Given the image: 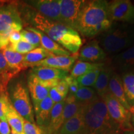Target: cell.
I'll return each instance as SVG.
<instances>
[{
  "instance_id": "1",
  "label": "cell",
  "mask_w": 134,
  "mask_h": 134,
  "mask_svg": "<svg viewBox=\"0 0 134 134\" xmlns=\"http://www.w3.org/2000/svg\"><path fill=\"white\" fill-rule=\"evenodd\" d=\"M23 8V13H20L34 28L45 34L70 53L78 52L82 46V39L76 30L45 18L30 6Z\"/></svg>"
},
{
  "instance_id": "2",
  "label": "cell",
  "mask_w": 134,
  "mask_h": 134,
  "mask_svg": "<svg viewBox=\"0 0 134 134\" xmlns=\"http://www.w3.org/2000/svg\"><path fill=\"white\" fill-rule=\"evenodd\" d=\"M108 4L104 0L86 1L75 30L86 37H93L108 31L113 23L109 18Z\"/></svg>"
},
{
  "instance_id": "3",
  "label": "cell",
  "mask_w": 134,
  "mask_h": 134,
  "mask_svg": "<svg viewBox=\"0 0 134 134\" xmlns=\"http://www.w3.org/2000/svg\"><path fill=\"white\" fill-rule=\"evenodd\" d=\"M81 134H119L120 129L109 114L103 99L98 97L83 109Z\"/></svg>"
},
{
  "instance_id": "4",
  "label": "cell",
  "mask_w": 134,
  "mask_h": 134,
  "mask_svg": "<svg viewBox=\"0 0 134 134\" xmlns=\"http://www.w3.org/2000/svg\"><path fill=\"white\" fill-rule=\"evenodd\" d=\"M100 43L105 54L121 52L134 44V27L114 22L109 29L102 34Z\"/></svg>"
},
{
  "instance_id": "5",
  "label": "cell",
  "mask_w": 134,
  "mask_h": 134,
  "mask_svg": "<svg viewBox=\"0 0 134 134\" xmlns=\"http://www.w3.org/2000/svg\"><path fill=\"white\" fill-rule=\"evenodd\" d=\"M23 21L16 2L0 3V35L8 37L11 32H21Z\"/></svg>"
},
{
  "instance_id": "6",
  "label": "cell",
  "mask_w": 134,
  "mask_h": 134,
  "mask_svg": "<svg viewBox=\"0 0 134 134\" xmlns=\"http://www.w3.org/2000/svg\"><path fill=\"white\" fill-rule=\"evenodd\" d=\"M9 96L13 107L21 117L27 121L36 123L33 106L26 87L21 82H18L11 89Z\"/></svg>"
},
{
  "instance_id": "7",
  "label": "cell",
  "mask_w": 134,
  "mask_h": 134,
  "mask_svg": "<svg viewBox=\"0 0 134 134\" xmlns=\"http://www.w3.org/2000/svg\"><path fill=\"white\" fill-rule=\"evenodd\" d=\"M107 110L113 121L121 130L130 129V111L126 109L109 92L103 98Z\"/></svg>"
},
{
  "instance_id": "8",
  "label": "cell",
  "mask_w": 134,
  "mask_h": 134,
  "mask_svg": "<svg viewBox=\"0 0 134 134\" xmlns=\"http://www.w3.org/2000/svg\"><path fill=\"white\" fill-rule=\"evenodd\" d=\"M110 20L116 23L134 24V5L129 0H115L108 4Z\"/></svg>"
},
{
  "instance_id": "9",
  "label": "cell",
  "mask_w": 134,
  "mask_h": 134,
  "mask_svg": "<svg viewBox=\"0 0 134 134\" xmlns=\"http://www.w3.org/2000/svg\"><path fill=\"white\" fill-rule=\"evenodd\" d=\"M85 2L83 0H60V23L75 29Z\"/></svg>"
},
{
  "instance_id": "10",
  "label": "cell",
  "mask_w": 134,
  "mask_h": 134,
  "mask_svg": "<svg viewBox=\"0 0 134 134\" xmlns=\"http://www.w3.org/2000/svg\"><path fill=\"white\" fill-rule=\"evenodd\" d=\"M31 73L50 89L56 86L60 80H63L68 76V71L44 66L32 68Z\"/></svg>"
},
{
  "instance_id": "11",
  "label": "cell",
  "mask_w": 134,
  "mask_h": 134,
  "mask_svg": "<svg viewBox=\"0 0 134 134\" xmlns=\"http://www.w3.org/2000/svg\"><path fill=\"white\" fill-rule=\"evenodd\" d=\"M26 3L45 18L60 23V0H32Z\"/></svg>"
},
{
  "instance_id": "12",
  "label": "cell",
  "mask_w": 134,
  "mask_h": 134,
  "mask_svg": "<svg viewBox=\"0 0 134 134\" xmlns=\"http://www.w3.org/2000/svg\"><path fill=\"white\" fill-rule=\"evenodd\" d=\"M76 59V56H53L50 57L42 60L39 62L30 65L29 67L34 68L38 66L50 67V68H56V69L68 71L71 70V68L75 64V62Z\"/></svg>"
},
{
  "instance_id": "13",
  "label": "cell",
  "mask_w": 134,
  "mask_h": 134,
  "mask_svg": "<svg viewBox=\"0 0 134 134\" xmlns=\"http://www.w3.org/2000/svg\"><path fill=\"white\" fill-rule=\"evenodd\" d=\"M80 60L86 62H100L106 57V54L96 41H93L84 46L78 53Z\"/></svg>"
},
{
  "instance_id": "14",
  "label": "cell",
  "mask_w": 134,
  "mask_h": 134,
  "mask_svg": "<svg viewBox=\"0 0 134 134\" xmlns=\"http://www.w3.org/2000/svg\"><path fill=\"white\" fill-rule=\"evenodd\" d=\"M28 91L32 100L33 106L48 96L50 88L47 87L37 77L30 73L27 79Z\"/></svg>"
},
{
  "instance_id": "15",
  "label": "cell",
  "mask_w": 134,
  "mask_h": 134,
  "mask_svg": "<svg viewBox=\"0 0 134 134\" xmlns=\"http://www.w3.org/2000/svg\"><path fill=\"white\" fill-rule=\"evenodd\" d=\"M54 103L48 96L34 106L36 124L46 130L49 121L50 115ZM46 132V131H45Z\"/></svg>"
},
{
  "instance_id": "16",
  "label": "cell",
  "mask_w": 134,
  "mask_h": 134,
  "mask_svg": "<svg viewBox=\"0 0 134 134\" xmlns=\"http://www.w3.org/2000/svg\"><path fill=\"white\" fill-rule=\"evenodd\" d=\"M27 29L31 31L35 34H36L39 37L40 41H41V46L42 48L47 50L50 53H52L53 55L56 56H68L70 55V53L67 51L62 47L60 46L58 43L55 42L51 38H50L45 34L42 32L41 31H38V29H35L31 27H28Z\"/></svg>"
},
{
  "instance_id": "17",
  "label": "cell",
  "mask_w": 134,
  "mask_h": 134,
  "mask_svg": "<svg viewBox=\"0 0 134 134\" xmlns=\"http://www.w3.org/2000/svg\"><path fill=\"white\" fill-rule=\"evenodd\" d=\"M109 91L116 99L128 110L130 107L127 103L121 78L116 73H113L109 83Z\"/></svg>"
},
{
  "instance_id": "18",
  "label": "cell",
  "mask_w": 134,
  "mask_h": 134,
  "mask_svg": "<svg viewBox=\"0 0 134 134\" xmlns=\"http://www.w3.org/2000/svg\"><path fill=\"white\" fill-rule=\"evenodd\" d=\"M83 109L75 116L64 122L54 134H81L84 125Z\"/></svg>"
},
{
  "instance_id": "19",
  "label": "cell",
  "mask_w": 134,
  "mask_h": 134,
  "mask_svg": "<svg viewBox=\"0 0 134 134\" xmlns=\"http://www.w3.org/2000/svg\"><path fill=\"white\" fill-rule=\"evenodd\" d=\"M65 103L64 100L54 104L50 113L48 125L45 130L46 134H54L62 126V117Z\"/></svg>"
},
{
  "instance_id": "20",
  "label": "cell",
  "mask_w": 134,
  "mask_h": 134,
  "mask_svg": "<svg viewBox=\"0 0 134 134\" xmlns=\"http://www.w3.org/2000/svg\"><path fill=\"white\" fill-rule=\"evenodd\" d=\"M65 101V103L62 117V125L77 114L85 105L77 101L74 95L71 94L66 97Z\"/></svg>"
},
{
  "instance_id": "21",
  "label": "cell",
  "mask_w": 134,
  "mask_h": 134,
  "mask_svg": "<svg viewBox=\"0 0 134 134\" xmlns=\"http://www.w3.org/2000/svg\"><path fill=\"white\" fill-rule=\"evenodd\" d=\"M1 52L4 55L8 66L11 69L19 73L23 70L26 68L24 63V55L20 54L16 52L13 51V50L8 47V46L6 47Z\"/></svg>"
},
{
  "instance_id": "22",
  "label": "cell",
  "mask_w": 134,
  "mask_h": 134,
  "mask_svg": "<svg viewBox=\"0 0 134 134\" xmlns=\"http://www.w3.org/2000/svg\"><path fill=\"white\" fill-rule=\"evenodd\" d=\"M111 70L109 68H102L94 87L99 97L103 99L108 94L109 91V83L111 76Z\"/></svg>"
},
{
  "instance_id": "23",
  "label": "cell",
  "mask_w": 134,
  "mask_h": 134,
  "mask_svg": "<svg viewBox=\"0 0 134 134\" xmlns=\"http://www.w3.org/2000/svg\"><path fill=\"white\" fill-rule=\"evenodd\" d=\"M121 79L130 112H134V72L124 73Z\"/></svg>"
},
{
  "instance_id": "24",
  "label": "cell",
  "mask_w": 134,
  "mask_h": 134,
  "mask_svg": "<svg viewBox=\"0 0 134 134\" xmlns=\"http://www.w3.org/2000/svg\"><path fill=\"white\" fill-rule=\"evenodd\" d=\"M114 62L122 69L134 66V44L127 49L117 53L114 58Z\"/></svg>"
},
{
  "instance_id": "25",
  "label": "cell",
  "mask_w": 134,
  "mask_h": 134,
  "mask_svg": "<svg viewBox=\"0 0 134 134\" xmlns=\"http://www.w3.org/2000/svg\"><path fill=\"white\" fill-rule=\"evenodd\" d=\"M103 66L104 63L86 62L79 60L73 65L71 70L70 76L76 79L92 70L103 68Z\"/></svg>"
},
{
  "instance_id": "26",
  "label": "cell",
  "mask_w": 134,
  "mask_h": 134,
  "mask_svg": "<svg viewBox=\"0 0 134 134\" xmlns=\"http://www.w3.org/2000/svg\"><path fill=\"white\" fill-rule=\"evenodd\" d=\"M52 53L42 47H37L27 54L24 55V63L26 68L29 67L30 65L38 63L46 58L53 56Z\"/></svg>"
},
{
  "instance_id": "27",
  "label": "cell",
  "mask_w": 134,
  "mask_h": 134,
  "mask_svg": "<svg viewBox=\"0 0 134 134\" xmlns=\"http://www.w3.org/2000/svg\"><path fill=\"white\" fill-rule=\"evenodd\" d=\"M6 119L8 124L11 128V130L17 133H23V127H24V119L21 117L13 107L12 104L9 107Z\"/></svg>"
},
{
  "instance_id": "28",
  "label": "cell",
  "mask_w": 134,
  "mask_h": 134,
  "mask_svg": "<svg viewBox=\"0 0 134 134\" xmlns=\"http://www.w3.org/2000/svg\"><path fill=\"white\" fill-rule=\"evenodd\" d=\"M18 73L8 66L2 52L0 51V84L7 86L11 78Z\"/></svg>"
},
{
  "instance_id": "29",
  "label": "cell",
  "mask_w": 134,
  "mask_h": 134,
  "mask_svg": "<svg viewBox=\"0 0 134 134\" xmlns=\"http://www.w3.org/2000/svg\"><path fill=\"white\" fill-rule=\"evenodd\" d=\"M77 101L83 105H86L94 100L97 97L96 91L89 87L80 86L77 92L74 94Z\"/></svg>"
},
{
  "instance_id": "30",
  "label": "cell",
  "mask_w": 134,
  "mask_h": 134,
  "mask_svg": "<svg viewBox=\"0 0 134 134\" xmlns=\"http://www.w3.org/2000/svg\"><path fill=\"white\" fill-rule=\"evenodd\" d=\"M11 105L7 86L0 84V120H6V114Z\"/></svg>"
},
{
  "instance_id": "31",
  "label": "cell",
  "mask_w": 134,
  "mask_h": 134,
  "mask_svg": "<svg viewBox=\"0 0 134 134\" xmlns=\"http://www.w3.org/2000/svg\"><path fill=\"white\" fill-rule=\"evenodd\" d=\"M101 69L102 68H98V69H95L89 71L85 73V75L77 78L76 81L80 86H94Z\"/></svg>"
},
{
  "instance_id": "32",
  "label": "cell",
  "mask_w": 134,
  "mask_h": 134,
  "mask_svg": "<svg viewBox=\"0 0 134 134\" xmlns=\"http://www.w3.org/2000/svg\"><path fill=\"white\" fill-rule=\"evenodd\" d=\"M8 47L13 50V51L16 52L22 55H26L36 48L35 47L32 46L27 42L23 41V39L15 44H9Z\"/></svg>"
},
{
  "instance_id": "33",
  "label": "cell",
  "mask_w": 134,
  "mask_h": 134,
  "mask_svg": "<svg viewBox=\"0 0 134 134\" xmlns=\"http://www.w3.org/2000/svg\"><path fill=\"white\" fill-rule=\"evenodd\" d=\"M22 39L27 42L35 47H40L41 41L40 38L36 34L29 30H22L21 31Z\"/></svg>"
},
{
  "instance_id": "34",
  "label": "cell",
  "mask_w": 134,
  "mask_h": 134,
  "mask_svg": "<svg viewBox=\"0 0 134 134\" xmlns=\"http://www.w3.org/2000/svg\"><path fill=\"white\" fill-rule=\"evenodd\" d=\"M23 133L24 134H46L44 129L36 123H31L26 120L24 122Z\"/></svg>"
},
{
  "instance_id": "35",
  "label": "cell",
  "mask_w": 134,
  "mask_h": 134,
  "mask_svg": "<svg viewBox=\"0 0 134 134\" xmlns=\"http://www.w3.org/2000/svg\"><path fill=\"white\" fill-rule=\"evenodd\" d=\"M63 80L66 81L67 85H68L70 94L74 95L76 93L77 91H78L80 86L79 84L77 82L76 80L71 76H68V75L65 77Z\"/></svg>"
},
{
  "instance_id": "36",
  "label": "cell",
  "mask_w": 134,
  "mask_h": 134,
  "mask_svg": "<svg viewBox=\"0 0 134 134\" xmlns=\"http://www.w3.org/2000/svg\"><path fill=\"white\" fill-rule=\"evenodd\" d=\"M48 97L51 99V100H52L54 104L63 101L66 98V97L63 96L60 92L57 91L55 87H53V88L50 89L49 93H48Z\"/></svg>"
},
{
  "instance_id": "37",
  "label": "cell",
  "mask_w": 134,
  "mask_h": 134,
  "mask_svg": "<svg viewBox=\"0 0 134 134\" xmlns=\"http://www.w3.org/2000/svg\"><path fill=\"white\" fill-rule=\"evenodd\" d=\"M55 88L57 90L58 92H60L62 94L63 96L66 97L67 94H68V92H69V90H68V86L66 83V81L64 80H62L58 82L56 86H55Z\"/></svg>"
},
{
  "instance_id": "38",
  "label": "cell",
  "mask_w": 134,
  "mask_h": 134,
  "mask_svg": "<svg viewBox=\"0 0 134 134\" xmlns=\"http://www.w3.org/2000/svg\"><path fill=\"white\" fill-rule=\"evenodd\" d=\"M9 44H15L22 40L21 32L13 31L8 36Z\"/></svg>"
},
{
  "instance_id": "39",
  "label": "cell",
  "mask_w": 134,
  "mask_h": 134,
  "mask_svg": "<svg viewBox=\"0 0 134 134\" xmlns=\"http://www.w3.org/2000/svg\"><path fill=\"white\" fill-rule=\"evenodd\" d=\"M11 128L7 120H0V134H10Z\"/></svg>"
},
{
  "instance_id": "40",
  "label": "cell",
  "mask_w": 134,
  "mask_h": 134,
  "mask_svg": "<svg viewBox=\"0 0 134 134\" xmlns=\"http://www.w3.org/2000/svg\"><path fill=\"white\" fill-rule=\"evenodd\" d=\"M9 44L8 37L0 35V51H2Z\"/></svg>"
},
{
  "instance_id": "41",
  "label": "cell",
  "mask_w": 134,
  "mask_h": 134,
  "mask_svg": "<svg viewBox=\"0 0 134 134\" xmlns=\"http://www.w3.org/2000/svg\"><path fill=\"white\" fill-rule=\"evenodd\" d=\"M10 134H24V133H17V132H14V131H12V130H11V133Z\"/></svg>"
},
{
  "instance_id": "42",
  "label": "cell",
  "mask_w": 134,
  "mask_h": 134,
  "mask_svg": "<svg viewBox=\"0 0 134 134\" xmlns=\"http://www.w3.org/2000/svg\"><path fill=\"white\" fill-rule=\"evenodd\" d=\"M1 2H2V1H0V3H1Z\"/></svg>"
}]
</instances>
